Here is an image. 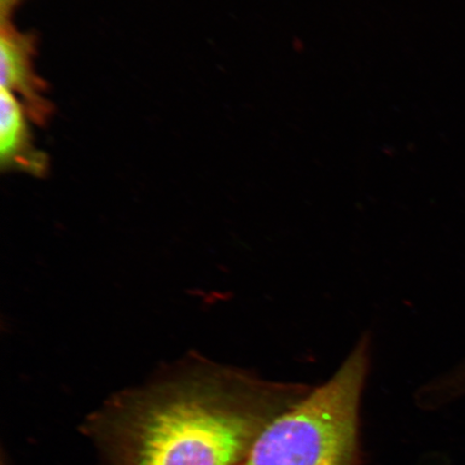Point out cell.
I'll list each match as a JSON object with an SVG mask.
<instances>
[{
	"label": "cell",
	"mask_w": 465,
	"mask_h": 465,
	"mask_svg": "<svg viewBox=\"0 0 465 465\" xmlns=\"http://www.w3.org/2000/svg\"><path fill=\"white\" fill-rule=\"evenodd\" d=\"M308 389L194 361L114 399L89 432L114 465H242L266 424Z\"/></svg>",
	"instance_id": "obj_1"
},
{
	"label": "cell",
	"mask_w": 465,
	"mask_h": 465,
	"mask_svg": "<svg viewBox=\"0 0 465 465\" xmlns=\"http://www.w3.org/2000/svg\"><path fill=\"white\" fill-rule=\"evenodd\" d=\"M369 365L370 339L364 336L328 381L266 424L242 465L356 464Z\"/></svg>",
	"instance_id": "obj_2"
},
{
	"label": "cell",
	"mask_w": 465,
	"mask_h": 465,
	"mask_svg": "<svg viewBox=\"0 0 465 465\" xmlns=\"http://www.w3.org/2000/svg\"><path fill=\"white\" fill-rule=\"evenodd\" d=\"M25 110L13 92L0 90V161L3 168L33 174L45 171L43 153L35 150L32 143Z\"/></svg>",
	"instance_id": "obj_3"
},
{
	"label": "cell",
	"mask_w": 465,
	"mask_h": 465,
	"mask_svg": "<svg viewBox=\"0 0 465 465\" xmlns=\"http://www.w3.org/2000/svg\"><path fill=\"white\" fill-rule=\"evenodd\" d=\"M0 69L2 87L21 95L29 114L34 119L43 120L46 114V104L39 93L43 87L32 69L29 44L25 37L4 23L0 39Z\"/></svg>",
	"instance_id": "obj_4"
}]
</instances>
